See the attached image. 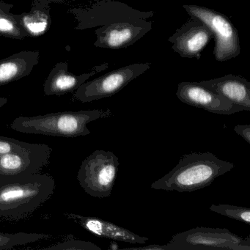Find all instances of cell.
Listing matches in <instances>:
<instances>
[{"label":"cell","instance_id":"6da1fadb","mask_svg":"<svg viewBox=\"0 0 250 250\" xmlns=\"http://www.w3.org/2000/svg\"><path fill=\"white\" fill-rule=\"evenodd\" d=\"M55 188V179L48 174L0 175V218L18 220L31 214Z\"/></svg>","mask_w":250,"mask_h":250},{"label":"cell","instance_id":"cb8c5ba5","mask_svg":"<svg viewBox=\"0 0 250 250\" xmlns=\"http://www.w3.org/2000/svg\"><path fill=\"white\" fill-rule=\"evenodd\" d=\"M123 250H167L166 244L165 245H158V244H152V245L145 246L142 247H130V248H124Z\"/></svg>","mask_w":250,"mask_h":250},{"label":"cell","instance_id":"9a60e30c","mask_svg":"<svg viewBox=\"0 0 250 250\" xmlns=\"http://www.w3.org/2000/svg\"><path fill=\"white\" fill-rule=\"evenodd\" d=\"M199 83L232 103L244 106L247 111H250V83L244 77L228 74Z\"/></svg>","mask_w":250,"mask_h":250},{"label":"cell","instance_id":"9c48e42d","mask_svg":"<svg viewBox=\"0 0 250 250\" xmlns=\"http://www.w3.org/2000/svg\"><path fill=\"white\" fill-rule=\"evenodd\" d=\"M152 30L151 21L139 20L106 24L95 31L96 47L121 49L134 44Z\"/></svg>","mask_w":250,"mask_h":250},{"label":"cell","instance_id":"484cf974","mask_svg":"<svg viewBox=\"0 0 250 250\" xmlns=\"http://www.w3.org/2000/svg\"><path fill=\"white\" fill-rule=\"evenodd\" d=\"M7 102H8V99L6 98H0V108L6 104Z\"/></svg>","mask_w":250,"mask_h":250},{"label":"cell","instance_id":"7402d4cb","mask_svg":"<svg viewBox=\"0 0 250 250\" xmlns=\"http://www.w3.org/2000/svg\"><path fill=\"white\" fill-rule=\"evenodd\" d=\"M31 145L11 137H0V156L27 148Z\"/></svg>","mask_w":250,"mask_h":250},{"label":"cell","instance_id":"e0dca14e","mask_svg":"<svg viewBox=\"0 0 250 250\" xmlns=\"http://www.w3.org/2000/svg\"><path fill=\"white\" fill-rule=\"evenodd\" d=\"M16 18L27 37L37 38L49 30L52 20L49 4L33 0L30 12L15 14Z\"/></svg>","mask_w":250,"mask_h":250},{"label":"cell","instance_id":"d4e9b609","mask_svg":"<svg viewBox=\"0 0 250 250\" xmlns=\"http://www.w3.org/2000/svg\"><path fill=\"white\" fill-rule=\"evenodd\" d=\"M39 2H43V3L50 4V3H62L65 0H36Z\"/></svg>","mask_w":250,"mask_h":250},{"label":"cell","instance_id":"2e32d148","mask_svg":"<svg viewBox=\"0 0 250 250\" xmlns=\"http://www.w3.org/2000/svg\"><path fill=\"white\" fill-rule=\"evenodd\" d=\"M39 51H23L0 61V87L27 77L38 65Z\"/></svg>","mask_w":250,"mask_h":250},{"label":"cell","instance_id":"7a4b0ae2","mask_svg":"<svg viewBox=\"0 0 250 250\" xmlns=\"http://www.w3.org/2000/svg\"><path fill=\"white\" fill-rule=\"evenodd\" d=\"M234 164L219 159L210 152L181 156L178 165L150 188L178 192H191L210 186L216 178L233 169Z\"/></svg>","mask_w":250,"mask_h":250},{"label":"cell","instance_id":"603a6c76","mask_svg":"<svg viewBox=\"0 0 250 250\" xmlns=\"http://www.w3.org/2000/svg\"><path fill=\"white\" fill-rule=\"evenodd\" d=\"M234 131L238 135L241 136L250 144V125H237L234 128Z\"/></svg>","mask_w":250,"mask_h":250},{"label":"cell","instance_id":"ac0fdd59","mask_svg":"<svg viewBox=\"0 0 250 250\" xmlns=\"http://www.w3.org/2000/svg\"><path fill=\"white\" fill-rule=\"evenodd\" d=\"M11 4L0 1V36L10 39L23 40L27 34L20 27L15 14L11 12Z\"/></svg>","mask_w":250,"mask_h":250},{"label":"cell","instance_id":"44dd1931","mask_svg":"<svg viewBox=\"0 0 250 250\" xmlns=\"http://www.w3.org/2000/svg\"><path fill=\"white\" fill-rule=\"evenodd\" d=\"M45 249L53 250H102L100 247L93 243L75 239H69Z\"/></svg>","mask_w":250,"mask_h":250},{"label":"cell","instance_id":"30bf717a","mask_svg":"<svg viewBox=\"0 0 250 250\" xmlns=\"http://www.w3.org/2000/svg\"><path fill=\"white\" fill-rule=\"evenodd\" d=\"M52 148L47 145L34 144L30 147L0 156V175L36 174L49 163Z\"/></svg>","mask_w":250,"mask_h":250},{"label":"cell","instance_id":"8fae6325","mask_svg":"<svg viewBox=\"0 0 250 250\" xmlns=\"http://www.w3.org/2000/svg\"><path fill=\"white\" fill-rule=\"evenodd\" d=\"M213 38V32L204 22L190 17L168 41L172 44V49L181 58L199 60L203 49Z\"/></svg>","mask_w":250,"mask_h":250},{"label":"cell","instance_id":"7c38bea8","mask_svg":"<svg viewBox=\"0 0 250 250\" xmlns=\"http://www.w3.org/2000/svg\"><path fill=\"white\" fill-rule=\"evenodd\" d=\"M84 15L85 27H93L122 21L147 20L154 16V12H143L123 2L104 0L89 11H85Z\"/></svg>","mask_w":250,"mask_h":250},{"label":"cell","instance_id":"ba28073f","mask_svg":"<svg viewBox=\"0 0 250 250\" xmlns=\"http://www.w3.org/2000/svg\"><path fill=\"white\" fill-rule=\"evenodd\" d=\"M176 96L183 103L218 115H230L241 111H247L244 106L232 103L199 83H179Z\"/></svg>","mask_w":250,"mask_h":250},{"label":"cell","instance_id":"5bb4252c","mask_svg":"<svg viewBox=\"0 0 250 250\" xmlns=\"http://www.w3.org/2000/svg\"><path fill=\"white\" fill-rule=\"evenodd\" d=\"M66 216L80 224L89 232L102 238L129 244H144L146 241H148V238L140 236L123 227L99 218L81 216L74 213H66Z\"/></svg>","mask_w":250,"mask_h":250},{"label":"cell","instance_id":"4fadbf2b","mask_svg":"<svg viewBox=\"0 0 250 250\" xmlns=\"http://www.w3.org/2000/svg\"><path fill=\"white\" fill-rule=\"evenodd\" d=\"M109 67L108 63L96 65L91 71L81 75H75L68 71V64L58 62L52 68L44 83V93L46 96H62L76 91L90 77Z\"/></svg>","mask_w":250,"mask_h":250},{"label":"cell","instance_id":"277c9868","mask_svg":"<svg viewBox=\"0 0 250 250\" xmlns=\"http://www.w3.org/2000/svg\"><path fill=\"white\" fill-rule=\"evenodd\" d=\"M119 165L118 158L113 152L96 150L83 161L77 179L82 188L92 197H109L115 186Z\"/></svg>","mask_w":250,"mask_h":250},{"label":"cell","instance_id":"8992f818","mask_svg":"<svg viewBox=\"0 0 250 250\" xmlns=\"http://www.w3.org/2000/svg\"><path fill=\"white\" fill-rule=\"evenodd\" d=\"M183 8L193 18L204 22L214 34L215 60L225 62L236 58L241 53L239 36L229 19L222 13L206 7L195 5H184Z\"/></svg>","mask_w":250,"mask_h":250},{"label":"cell","instance_id":"5b68a950","mask_svg":"<svg viewBox=\"0 0 250 250\" xmlns=\"http://www.w3.org/2000/svg\"><path fill=\"white\" fill-rule=\"evenodd\" d=\"M167 250H250L249 238L228 229L197 227L175 234L166 244Z\"/></svg>","mask_w":250,"mask_h":250},{"label":"cell","instance_id":"d6986e66","mask_svg":"<svg viewBox=\"0 0 250 250\" xmlns=\"http://www.w3.org/2000/svg\"><path fill=\"white\" fill-rule=\"evenodd\" d=\"M51 235L36 232H17L5 233L0 232V250H9L17 246L26 245L36 241L50 238Z\"/></svg>","mask_w":250,"mask_h":250},{"label":"cell","instance_id":"3957f363","mask_svg":"<svg viewBox=\"0 0 250 250\" xmlns=\"http://www.w3.org/2000/svg\"><path fill=\"white\" fill-rule=\"evenodd\" d=\"M109 110L93 109L56 112L34 117L20 116L13 121L11 128L25 134L72 138L88 135L90 131L87 124L109 117Z\"/></svg>","mask_w":250,"mask_h":250},{"label":"cell","instance_id":"ffe728a7","mask_svg":"<svg viewBox=\"0 0 250 250\" xmlns=\"http://www.w3.org/2000/svg\"><path fill=\"white\" fill-rule=\"evenodd\" d=\"M209 210L230 219L244 222L248 225L250 224V208H248L239 207V206H230L228 204H213L210 206Z\"/></svg>","mask_w":250,"mask_h":250},{"label":"cell","instance_id":"52a82bcc","mask_svg":"<svg viewBox=\"0 0 250 250\" xmlns=\"http://www.w3.org/2000/svg\"><path fill=\"white\" fill-rule=\"evenodd\" d=\"M150 66V63H134L110 71L82 84L76 90L74 97L83 103L111 97L146 72Z\"/></svg>","mask_w":250,"mask_h":250}]
</instances>
